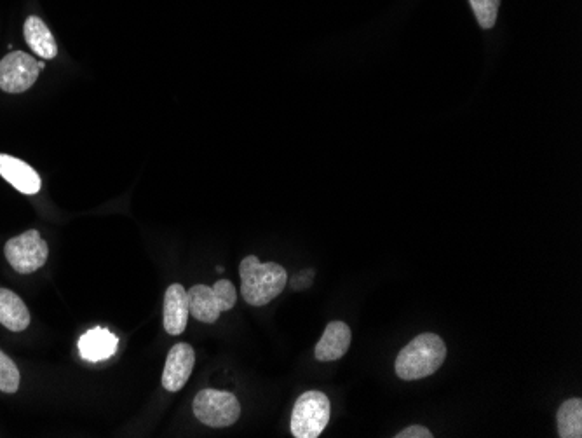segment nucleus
Masks as SVG:
<instances>
[{"mask_svg": "<svg viewBox=\"0 0 582 438\" xmlns=\"http://www.w3.org/2000/svg\"><path fill=\"white\" fill-rule=\"evenodd\" d=\"M241 295L250 306L260 308L274 301L288 283V273L276 262L258 261L257 255L244 257L241 266Z\"/></svg>", "mask_w": 582, "mask_h": 438, "instance_id": "nucleus-1", "label": "nucleus"}, {"mask_svg": "<svg viewBox=\"0 0 582 438\" xmlns=\"http://www.w3.org/2000/svg\"><path fill=\"white\" fill-rule=\"evenodd\" d=\"M447 360V346L436 334H420L400 351L396 374L403 381H417L433 376Z\"/></svg>", "mask_w": 582, "mask_h": 438, "instance_id": "nucleus-2", "label": "nucleus"}, {"mask_svg": "<svg viewBox=\"0 0 582 438\" xmlns=\"http://www.w3.org/2000/svg\"><path fill=\"white\" fill-rule=\"evenodd\" d=\"M332 414L330 398L321 391H305L291 412V433L295 438H318L325 432Z\"/></svg>", "mask_w": 582, "mask_h": 438, "instance_id": "nucleus-3", "label": "nucleus"}, {"mask_svg": "<svg viewBox=\"0 0 582 438\" xmlns=\"http://www.w3.org/2000/svg\"><path fill=\"white\" fill-rule=\"evenodd\" d=\"M194 416L210 428H227L241 416V404L231 391L201 390L194 398Z\"/></svg>", "mask_w": 582, "mask_h": 438, "instance_id": "nucleus-4", "label": "nucleus"}, {"mask_svg": "<svg viewBox=\"0 0 582 438\" xmlns=\"http://www.w3.org/2000/svg\"><path fill=\"white\" fill-rule=\"evenodd\" d=\"M4 254L16 273L32 274L48 262L49 248L46 240H42L41 233L37 229H30L7 241Z\"/></svg>", "mask_w": 582, "mask_h": 438, "instance_id": "nucleus-5", "label": "nucleus"}, {"mask_svg": "<svg viewBox=\"0 0 582 438\" xmlns=\"http://www.w3.org/2000/svg\"><path fill=\"white\" fill-rule=\"evenodd\" d=\"M39 60L23 51H13L0 60V89L18 95L25 93L39 79Z\"/></svg>", "mask_w": 582, "mask_h": 438, "instance_id": "nucleus-6", "label": "nucleus"}, {"mask_svg": "<svg viewBox=\"0 0 582 438\" xmlns=\"http://www.w3.org/2000/svg\"><path fill=\"white\" fill-rule=\"evenodd\" d=\"M196 365V351L187 343H178L171 348L163 372L164 390L170 393L182 390L190 379Z\"/></svg>", "mask_w": 582, "mask_h": 438, "instance_id": "nucleus-7", "label": "nucleus"}, {"mask_svg": "<svg viewBox=\"0 0 582 438\" xmlns=\"http://www.w3.org/2000/svg\"><path fill=\"white\" fill-rule=\"evenodd\" d=\"M164 329L170 336H182L189 320V295L180 283H173L164 294Z\"/></svg>", "mask_w": 582, "mask_h": 438, "instance_id": "nucleus-8", "label": "nucleus"}, {"mask_svg": "<svg viewBox=\"0 0 582 438\" xmlns=\"http://www.w3.org/2000/svg\"><path fill=\"white\" fill-rule=\"evenodd\" d=\"M0 177L13 185L16 191L27 196H34L41 191V177L32 166L21 159L0 154Z\"/></svg>", "mask_w": 582, "mask_h": 438, "instance_id": "nucleus-9", "label": "nucleus"}, {"mask_svg": "<svg viewBox=\"0 0 582 438\" xmlns=\"http://www.w3.org/2000/svg\"><path fill=\"white\" fill-rule=\"evenodd\" d=\"M352 334L349 325L344 322H330L326 325L323 336L316 344L314 356L319 362H335L346 355L351 346Z\"/></svg>", "mask_w": 582, "mask_h": 438, "instance_id": "nucleus-10", "label": "nucleus"}, {"mask_svg": "<svg viewBox=\"0 0 582 438\" xmlns=\"http://www.w3.org/2000/svg\"><path fill=\"white\" fill-rule=\"evenodd\" d=\"M117 339L112 332L107 329H91L81 337L79 341V351L84 360L88 362H102L114 355L117 350Z\"/></svg>", "mask_w": 582, "mask_h": 438, "instance_id": "nucleus-11", "label": "nucleus"}, {"mask_svg": "<svg viewBox=\"0 0 582 438\" xmlns=\"http://www.w3.org/2000/svg\"><path fill=\"white\" fill-rule=\"evenodd\" d=\"M0 325L11 332H23L30 325L27 304L13 290L0 288Z\"/></svg>", "mask_w": 582, "mask_h": 438, "instance_id": "nucleus-12", "label": "nucleus"}, {"mask_svg": "<svg viewBox=\"0 0 582 438\" xmlns=\"http://www.w3.org/2000/svg\"><path fill=\"white\" fill-rule=\"evenodd\" d=\"M187 295H189V313L196 318L197 322H217L222 315V308L213 287L194 285Z\"/></svg>", "mask_w": 582, "mask_h": 438, "instance_id": "nucleus-13", "label": "nucleus"}, {"mask_svg": "<svg viewBox=\"0 0 582 438\" xmlns=\"http://www.w3.org/2000/svg\"><path fill=\"white\" fill-rule=\"evenodd\" d=\"M25 41L35 55L41 56L44 60H53L58 55V46H56L55 37L51 34L48 25L37 18V16H28L25 21Z\"/></svg>", "mask_w": 582, "mask_h": 438, "instance_id": "nucleus-14", "label": "nucleus"}, {"mask_svg": "<svg viewBox=\"0 0 582 438\" xmlns=\"http://www.w3.org/2000/svg\"><path fill=\"white\" fill-rule=\"evenodd\" d=\"M558 421V435L562 438L582 437V400L570 398L563 402L556 414Z\"/></svg>", "mask_w": 582, "mask_h": 438, "instance_id": "nucleus-15", "label": "nucleus"}, {"mask_svg": "<svg viewBox=\"0 0 582 438\" xmlns=\"http://www.w3.org/2000/svg\"><path fill=\"white\" fill-rule=\"evenodd\" d=\"M20 370L9 356L0 351V391L2 393H16L20 390Z\"/></svg>", "mask_w": 582, "mask_h": 438, "instance_id": "nucleus-16", "label": "nucleus"}, {"mask_svg": "<svg viewBox=\"0 0 582 438\" xmlns=\"http://www.w3.org/2000/svg\"><path fill=\"white\" fill-rule=\"evenodd\" d=\"M473 7L474 16L483 30L494 28L501 0H469Z\"/></svg>", "mask_w": 582, "mask_h": 438, "instance_id": "nucleus-17", "label": "nucleus"}, {"mask_svg": "<svg viewBox=\"0 0 582 438\" xmlns=\"http://www.w3.org/2000/svg\"><path fill=\"white\" fill-rule=\"evenodd\" d=\"M213 290L217 294L218 302H220V308H222V313L224 311H231L237 302V290L232 281L229 280H218L215 285H213Z\"/></svg>", "mask_w": 582, "mask_h": 438, "instance_id": "nucleus-18", "label": "nucleus"}, {"mask_svg": "<svg viewBox=\"0 0 582 438\" xmlns=\"http://www.w3.org/2000/svg\"><path fill=\"white\" fill-rule=\"evenodd\" d=\"M433 432L427 430L426 426L413 425L398 433L396 438H433Z\"/></svg>", "mask_w": 582, "mask_h": 438, "instance_id": "nucleus-19", "label": "nucleus"}, {"mask_svg": "<svg viewBox=\"0 0 582 438\" xmlns=\"http://www.w3.org/2000/svg\"><path fill=\"white\" fill-rule=\"evenodd\" d=\"M312 276H314V271L298 273L291 281V287L295 288V290H304V288L311 287Z\"/></svg>", "mask_w": 582, "mask_h": 438, "instance_id": "nucleus-20", "label": "nucleus"}, {"mask_svg": "<svg viewBox=\"0 0 582 438\" xmlns=\"http://www.w3.org/2000/svg\"><path fill=\"white\" fill-rule=\"evenodd\" d=\"M44 67H46V63L44 62H39V69H44Z\"/></svg>", "mask_w": 582, "mask_h": 438, "instance_id": "nucleus-21", "label": "nucleus"}]
</instances>
